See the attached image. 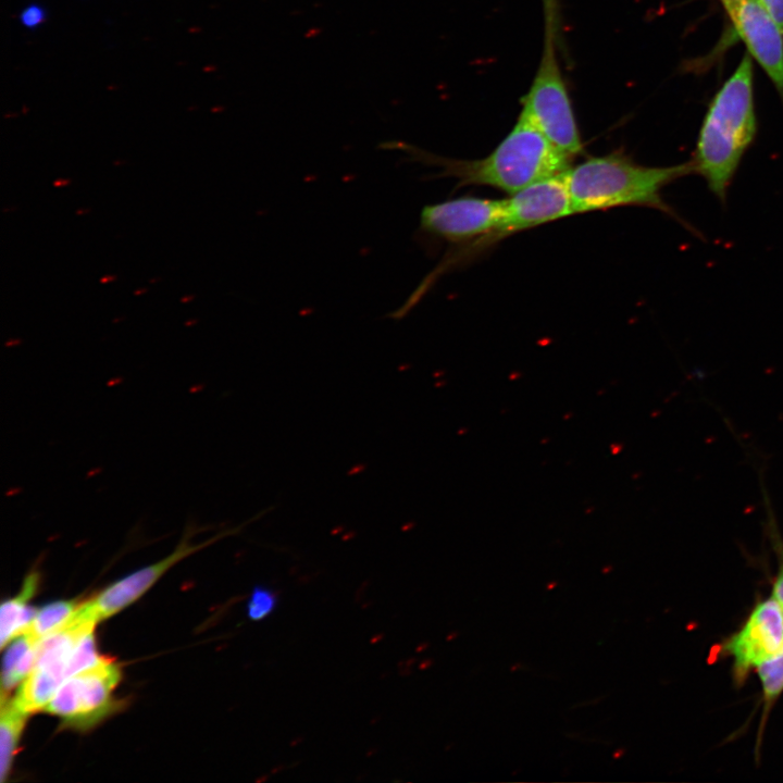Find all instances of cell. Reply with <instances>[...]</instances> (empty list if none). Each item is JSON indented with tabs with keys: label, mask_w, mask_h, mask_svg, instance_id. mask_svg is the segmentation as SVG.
I'll return each instance as SVG.
<instances>
[{
	"label": "cell",
	"mask_w": 783,
	"mask_h": 783,
	"mask_svg": "<svg viewBox=\"0 0 783 783\" xmlns=\"http://www.w3.org/2000/svg\"><path fill=\"white\" fill-rule=\"evenodd\" d=\"M45 10L37 4L28 5L21 13L22 24L29 28L40 25L45 21Z\"/></svg>",
	"instance_id": "17"
},
{
	"label": "cell",
	"mask_w": 783,
	"mask_h": 783,
	"mask_svg": "<svg viewBox=\"0 0 783 783\" xmlns=\"http://www.w3.org/2000/svg\"><path fill=\"white\" fill-rule=\"evenodd\" d=\"M69 183H70V179H58V181L53 182V185L55 187H59V186L67 185Z\"/></svg>",
	"instance_id": "22"
},
{
	"label": "cell",
	"mask_w": 783,
	"mask_h": 783,
	"mask_svg": "<svg viewBox=\"0 0 783 783\" xmlns=\"http://www.w3.org/2000/svg\"><path fill=\"white\" fill-rule=\"evenodd\" d=\"M278 605L276 592L264 585H257L247 601V616L250 620L261 621L270 617Z\"/></svg>",
	"instance_id": "16"
},
{
	"label": "cell",
	"mask_w": 783,
	"mask_h": 783,
	"mask_svg": "<svg viewBox=\"0 0 783 783\" xmlns=\"http://www.w3.org/2000/svg\"><path fill=\"white\" fill-rule=\"evenodd\" d=\"M734 34L783 99V32L758 0H743L726 11Z\"/></svg>",
	"instance_id": "10"
},
{
	"label": "cell",
	"mask_w": 783,
	"mask_h": 783,
	"mask_svg": "<svg viewBox=\"0 0 783 783\" xmlns=\"http://www.w3.org/2000/svg\"><path fill=\"white\" fill-rule=\"evenodd\" d=\"M28 713L22 710L13 699L1 704L0 718V776L1 782L8 778L21 734L26 724Z\"/></svg>",
	"instance_id": "13"
},
{
	"label": "cell",
	"mask_w": 783,
	"mask_h": 783,
	"mask_svg": "<svg viewBox=\"0 0 783 783\" xmlns=\"http://www.w3.org/2000/svg\"><path fill=\"white\" fill-rule=\"evenodd\" d=\"M783 32V0H758Z\"/></svg>",
	"instance_id": "18"
},
{
	"label": "cell",
	"mask_w": 783,
	"mask_h": 783,
	"mask_svg": "<svg viewBox=\"0 0 783 783\" xmlns=\"http://www.w3.org/2000/svg\"><path fill=\"white\" fill-rule=\"evenodd\" d=\"M765 694L775 697L783 689V648L757 666Z\"/></svg>",
	"instance_id": "15"
},
{
	"label": "cell",
	"mask_w": 783,
	"mask_h": 783,
	"mask_svg": "<svg viewBox=\"0 0 783 783\" xmlns=\"http://www.w3.org/2000/svg\"><path fill=\"white\" fill-rule=\"evenodd\" d=\"M726 648L739 672L780 651L783 648V605L775 598L760 602Z\"/></svg>",
	"instance_id": "11"
},
{
	"label": "cell",
	"mask_w": 783,
	"mask_h": 783,
	"mask_svg": "<svg viewBox=\"0 0 783 783\" xmlns=\"http://www.w3.org/2000/svg\"><path fill=\"white\" fill-rule=\"evenodd\" d=\"M567 171L539 179L505 199L501 222L486 244L575 214Z\"/></svg>",
	"instance_id": "8"
},
{
	"label": "cell",
	"mask_w": 783,
	"mask_h": 783,
	"mask_svg": "<svg viewBox=\"0 0 783 783\" xmlns=\"http://www.w3.org/2000/svg\"><path fill=\"white\" fill-rule=\"evenodd\" d=\"M39 583V573L30 572L24 580L23 587L18 595L5 600L0 609V644L3 648L8 643L22 634L37 610L27 605L35 595Z\"/></svg>",
	"instance_id": "12"
},
{
	"label": "cell",
	"mask_w": 783,
	"mask_h": 783,
	"mask_svg": "<svg viewBox=\"0 0 783 783\" xmlns=\"http://www.w3.org/2000/svg\"><path fill=\"white\" fill-rule=\"evenodd\" d=\"M543 1V10H544V20H550L555 22H559V9H558V0H542Z\"/></svg>",
	"instance_id": "19"
},
{
	"label": "cell",
	"mask_w": 783,
	"mask_h": 783,
	"mask_svg": "<svg viewBox=\"0 0 783 783\" xmlns=\"http://www.w3.org/2000/svg\"><path fill=\"white\" fill-rule=\"evenodd\" d=\"M78 604L74 600H58L39 610L24 631L34 641L39 642L62 626L76 611Z\"/></svg>",
	"instance_id": "14"
},
{
	"label": "cell",
	"mask_w": 783,
	"mask_h": 783,
	"mask_svg": "<svg viewBox=\"0 0 783 783\" xmlns=\"http://www.w3.org/2000/svg\"><path fill=\"white\" fill-rule=\"evenodd\" d=\"M192 298H194V296L184 297V298H182V302H187V301L191 300Z\"/></svg>",
	"instance_id": "24"
},
{
	"label": "cell",
	"mask_w": 783,
	"mask_h": 783,
	"mask_svg": "<svg viewBox=\"0 0 783 783\" xmlns=\"http://www.w3.org/2000/svg\"><path fill=\"white\" fill-rule=\"evenodd\" d=\"M757 116L754 102L753 58L745 53L705 113L694 156V173L725 202L741 161L755 140Z\"/></svg>",
	"instance_id": "2"
},
{
	"label": "cell",
	"mask_w": 783,
	"mask_h": 783,
	"mask_svg": "<svg viewBox=\"0 0 783 783\" xmlns=\"http://www.w3.org/2000/svg\"><path fill=\"white\" fill-rule=\"evenodd\" d=\"M743 0H720L725 11L739 3Z\"/></svg>",
	"instance_id": "21"
},
{
	"label": "cell",
	"mask_w": 783,
	"mask_h": 783,
	"mask_svg": "<svg viewBox=\"0 0 783 783\" xmlns=\"http://www.w3.org/2000/svg\"><path fill=\"white\" fill-rule=\"evenodd\" d=\"M559 25L544 21L543 48L536 73L521 98V112L569 158L583 152L572 102L557 54Z\"/></svg>",
	"instance_id": "4"
},
{
	"label": "cell",
	"mask_w": 783,
	"mask_h": 783,
	"mask_svg": "<svg viewBox=\"0 0 783 783\" xmlns=\"http://www.w3.org/2000/svg\"><path fill=\"white\" fill-rule=\"evenodd\" d=\"M505 199L459 197L425 206L420 214V229L452 244L485 245L499 226Z\"/></svg>",
	"instance_id": "7"
},
{
	"label": "cell",
	"mask_w": 783,
	"mask_h": 783,
	"mask_svg": "<svg viewBox=\"0 0 783 783\" xmlns=\"http://www.w3.org/2000/svg\"><path fill=\"white\" fill-rule=\"evenodd\" d=\"M121 680V670L103 657L96 666L66 679L45 710L62 719L64 725L86 730L114 708L112 693Z\"/></svg>",
	"instance_id": "6"
},
{
	"label": "cell",
	"mask_w": 783,
	"mask_h": 783,
	"mask_svg": "<svg viewBox=\"0 0 783 783\" xmlns=\"http://www.w3.org/2000/svg\"><path fill=\"white\" fill-rule=\"evenodd\" d=\"M773 596L774 598L783 605V564L781 568V571L775 580L774 588H773Z\"/></svg>",
	"instance_id": "20"
},
{
	"label": "cell",
	"mask_w": 783,
	"mask_h": 783,
	"mask_svg": "<svg viewBox=\"0 0 783 783\" xmlns=\"http://www.w3.org/2000/svg\"><path fill=\"white\" fill-rule=\"evenodd\" d=\"M382 147L401 151L410 161L437 166L439 176L456 178L458 186H489L510 195L566 172L571 161L522 112L497 147L478 160L449 159L396 140Z\"/></svg>",
	"instance_id": "1"
},
{
	"label": "cell",
	"mask_w": 783,
	"mask_h": 783,
	"mask_svg": "<svg viewBox=\"0 0 783 783\" xmlns=\"http://www.w3.org/2000/svg\"><path fill=\"white\" fill-rule=\"evenodd\" d=\"M145 291H147V289H145V288H144V289H138V290L135 291V295H140V294H142V293H145Z\"/></svg>",
	"instance_id": "25"
},
{
	"label": "cell",
	"mask_w": 783,
	"mask_h": 783,
	"mask_svg": "<svg viewBox=\"0 0 783 783\" xmlns=\"http://www.w3.org/2000/svg\"><path fill=\"white\" fill-rule=\"evenodd\" d=\"M95 626L73 613L62 626L37 643L35 666L14 698L24 711L32 713L46 708L70 678V661L76 645Z\"/></svg>",
	"instance_id": "5"
},
{
	"label": "cell",
	"mask_w": 783,
	"mask_h": 783,
	"mask_svg": "<svg viewBox=\"0 0 783 783\" xmlns=\"http://www.w3.org/2000/svg\"><path fill=\"white\" fill-rule=\"evenodd\" d=\"M194 531L192 526L186 529L175 549L163 559L124 576L89 600L79 604L74 612L75 617L95 624L110 618L142 596L174 564L228 534L225 531L209 540L194 544Z\"/></svg>",
	"instance_id": "9"
},
{
	"label": "cell",
	"mask_w": 783,
	"mask_h": 783,
	"mask_svg": "<svg viewBox=\"0 0 783 783\" xmlns=\"http://www.w3.org/2000/svg\"><path fill=\"white\" fill-rule=\"evenodd\" d=\"M692 173L691 160L670 166H647L614 151L586 158L570 166L566 175L575 214L637 206L657 209L678 219L664 202L662 190Z\"/></svg>",
	"instance_id": "3"
},
{
	"label": "cell",
	"mask_w": 783,
	"mask_h": 783,
	"mask_svg": "<svg viewBox=\"0 0 783 783\" xmlns=\"http://www.w3.org/2000/svg\"><path fill=\"white\" fill-rule=\"evenodd\" d=\"M114 278H115V276H104L100 279V282L107 283V282L113 281Z\"/></svg>",
	"instance_id": "23"
}]
</instances>
